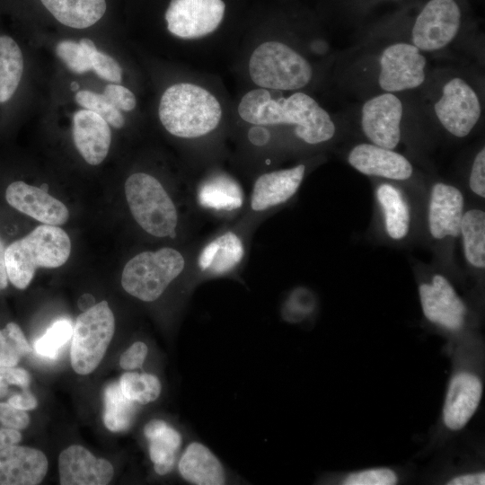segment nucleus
<instances>
[{"label":"nucleus","mask_w":485,"mask_h":485,"mask_svg":"<svg viewBox=\"0 0 485 485\" xmlns=\"http://www.w3.org/2000/svg\"><path fill=\"white\" fill-rule=\"evenodd\" d=\"M181 477L196 485L225 483V472L218 458L203 444L190 443L178 463Z\"/></svg>","instance_id":"nucleus-23"},{"label":"nucleus","mask_w":485,"mask_h":485,"mask_svg":"<svg viewBox=\"0 0 485 485\" xmlns=\"http://www.w3.org/2000/svg\"><path fill=\"white\" fill-rule=\"evenodd\" d=\"M308 169L309 163L304 162L287 168L259 172L247 200L246 217L255 219L287 203L297 193Z\"/></svg>","instance_id":"nucleus-14"},{"label":"nucleus","mask_w":485,"mask_h":485,"mask_svg":"<svg viewBox=\"0 0 485 485\" xmlns=\"http://www.w3.org/2000/svg\"><path fill=\"white\" fill-rule=\"evenodd\" d=\"M398 474L388 467H375L348 474L343 480L345 485H394L398 482Z\"/></svg>","instance_id":"nucleus-35"},{"label":"nucleus","mask_w":485,"mask_h":485,"mask_svg":"<svg viewBox=\"0 0 485 485\" xmlns=\"http://www.w3.org/2000/svg\"><path fill=\"white\" fill-rule=\"evenodd\" d=\"M218 75L191 67L188 79L169 85L158 104V118L169 135L190 147L201 167L214 163L234 126V102Z\"/></svg>","instance_id":"nucleus-1"},{"label":"nucleus","mask_w":485,"mask_h":485,"mask_svg":"<svg viewBox=\"0 0 485 485\" xmlns=\"http://www.w3.org/2000/svg\"><path fill=\"white\" fill-rule=\"evenodd\" d=\"M5 247L0 238V291L8 286V274L5 263Z\"/></svg>","instance_id":"nucleus-46"},{"label":"nucleus","mask_w":485,"mask_h":485,"mask_svg":"<svg viewBox=\"0 0 485 485\" xmlns=\"http://www.w3.org/2000/svg\"><path fill=\"white\" fill-rule=\"evenodd\" d=\"M125 196L134 220L144 232L176 240L181 224L179 207L155 176L145 172L129 175Z\"/></svg>","instance_id":"nucleus-9"},{"label":"nucleus","mask_w":485,"mask_h":485,"mask_svg":"<svg viewBox=\"0 0 485 485\" xmlns=\"http://www.w3.org/2000/svg\"><path fill=\"white\" fill-rule=\"evenodd\" d=\"M144 435L149 442V456L154 472L159 475L169 473L181 445V434L164 420L154 419L146 424Z\"/></svg>","instance_id":"nucleus-25"},{"label":"nucleus","mask_w":485,"mask_h":485,"mask_svg":"<svg viewBox=\"0 0 485 485\" xmlns=\"http://www.w3.org/2000/svg\"><path fill=\"white\" fill-rule=\"evenodd\" d=\"M483 393L482 381L475 373L461 370L454 373L447 385L442 420L451 431L463 429L477 411Z\"/></svg>","instance_id":"nucleus-17"},{"label":"nucleus","mask_w":485,"mask_h":485,"mask_svg":"<svg viewBox=\"0 0 485 485\" xmlns=\"http://www.w3.org/2000/svg\"><path fill=\"white\" fill-rule=\"evenodd\" d=\"M48 471V459L36 448L11 445L0 450V485H36Z\"/></svg>","instance_id":"nucleus-21"},{"label":"nucleus","mask_w":485,"mask_h":485,"mask_svg":"<svg viewBox=\"0 0 485 485\" xmlns=\"http://www.w3.org/2000/svg\"><path fill=\"white\" fill-rule=\"evenodd\" d=\"M119 384L123 394L137 404L154 401L162 391L159 379L147 373L127 372L120 376Z\"/></svg>","instance_id":"nucleus-30"},{"label":"nucleus","mask_w":485,"mask_h":485,"mask_svg":"<svg viewBox=\"0 0 485 485\" xmlns=\"http://www.w3.org/2000/svg\"><path fill=\"white\" fill-rule=\"evenodd\" d=\"M29 352V343L19 325L8 322L0 330V367L17 366Z\"/></svg>","instance_id":"nucleus-31"},{"label":"nucleus","mask_w":485,"mask_h":485,"mask_svg":"<svg viewBox=\"0 0 485 485\" xmlns=\"http://www.w3.org/2000/svg\"><path fill=\"white\" fill-rule=\"evenodd\" d=\"M70 321L60 319L46 331L34 343L36 352L45 357L54 358L59 349L72 338Z\"/></svg>","instance_id":"nucleus-34"},{"label":"nucleus","mask_w":485,"mask_h":485,"mask_svg":"<svg viewBox=\"0 0 485 485\" xmlns=\"http://www.w3.org/2000/svg\"><path fill=\"white\" fill-rule=\"evenodd\" d=\"M282 93L248 88L234 102V122L271 128L289 145L307 149L322 147L337 137L335 119L313 95Z\"/></svg>","instance_id":"nucleus-2"},{"label":"nucleus","mask_w":485,"mask_h":485,"mask_svg":"<svg viewBox=\"0 0 485 485\" xmlns=\"http://www.w3.org/2000/svg\"><path fill=\"white\" fill-rule=\"evenodd\" d=\"M58 471L62 485H105L114 474L109 461L96 458L79 445H70L60 453Z\"/></svg>","instance_id":"nucleus-20"},{"label":"nucleus","mask_w":485,"mask_h":485,"mask_svg":"<svg viewBox=\"0 0 485 485\" xmlns=\"http://www.w3.org/2000/svg\"><path fill=\"white\" fill-rule=\"evenodd\" d=\"M0 422L7 428L23 429L30 423L26 410H19L8 402H0Z\"/></svg>","instance_id":"nucleus-39"},{"label":"nucleus","mask_w":485,"mask_h":485,"mask_svg":"<svg viewBox=\"0 0 485 485\" xmlns=\"http://www.w3.org/2000/svg\"><path fill=\"white\" fill-rule=\"evenodd\" d=\"M421 93L420 110L445 134L468 137L483 115V93L475 80L452 68L429 71Z\"/></svg>","instance_id":"nucleus-6"},{"label":"nucleus","mask_w":485,"mask_h":485,"mask_svg":"<svg viewBox=\"0 0 485 485\" xmlns=\"http://www.w3.org/2000/svg\"><path fill=\"white\" fill-rule=\"evenodd\" d=\"M8 403L22 410H32L38 405L37 399L28 389L23 390L21 393L11 396L8 400Z\"/></svg>","instance_id":"nucleus-43"},{"label":"nucleus","mask_w":485,"mask_h":485,"mask_svg":"<svg viewBox=\"0 0 485 485\" xmlns=\"http://www.w3.org/2000/svg\"><path fill=\"white\" fill-rule=\"evenodd\" d=\"M102 94L119 110L132 111L137 106L136 95L123 85L108 84Z\"/></svg>","instance_id":"nucleus-38"},{"label":"nucleus","mask_w":485,"mask_h":485,"mask_svg":"<svg viewBox=\"0 0 485 485\" xmlns=\"http://www.w3.org/2000/svg\"><path fill=\"white\" fill-rule=\"evenodd\" d=\"M73 139L85 162L98 165L109 153L111 132L101 116L89 110H80L73 118Z\"/></svg>","instance_id":"nucleus-22"},{"label":"nucleus","mask_w":485,"mask_h":485,"mask_svg":"<svg viewBox=\"0 0 485 485\" xmlns=\"http://www.w3.org/2000/svg\"><path fill=\"white\" fill-rule=\"evenodd\" d=\"M384 1L402 2L403 0H342V5L348 13L360 16L367 13Z\"/></svg>","instance_id":"nucleus-42"},{"label":"nucleus","mask_w":485,"mask_h":485,"mask_svg":"<svg viewBox=\"0 0 485 485\" xmlns=\"http://www.w3.org/2000/svg\"><path fill=\"white\" fill-rule=\"evenodd\" d=\"M410 104L400 93H384L363 100L359 128L366 142L396 150L401 144Z\"/></svg>","instance_id":"nucleus-11"},{"label":"nucleus","mask_w":485,"mask_h":485,"mask_svg":"<svg viewBox=\"0 0 485 485\" xmlns=\"http://www.w3.org/2000/svg\"><path fill=\"white\" fill-rule=\"evenodd\" d=\"M30 383L31 376L25 369L15 366L0 367V387L17 385L26 390Z\"/></svg>","instance_id":"nucleus-41"},{"label":"nucleus","mask_w":485,"mask_h":485,"mask_svg":"<svg viewBox=\"0 0 485 485\" xmlns=\"http://www.w3.org/2000/svg\"><path fill=\"white\" fill-rule=\"evenodd\" d=\"M375 198L381 209L384 227L393 241L403 240L410 233V207L401 190L390 182H381L375 189Z\"/></svg>","instance_id":"nucleus-24"},{"label":"nucleus","mask_w":485,"mask_h":485,"mask_svg":"<svg viewBox=\"0 0 485 485\" xmlns=\"http://www.w3.org/2000/svg\"><path fill=\"white\" fill-rule=\"evenodd\" d=\"M463 212L464 198L460 189L444 181L432 185L428 206V225L434 240L459 237Z\"/></svg>","instance_id":"nucleus-18"},{"label":"nucleus","mask_w":485,"mask_h":485,"mask_svg":"<svg viewBox=\"0 0 485 485\" xmlns=\"http://www.w3.org/2000/svg\"><path fill=\"white\" fill-rule=\"evenodd\" d=\"M424 317L447 331L455 332L465 324L468 309L451 281L441 273L433 274L419 285Z\"/></svg>","instance_id":"nucleus-15"},{"label":"nucleus","mask_w":485,"mask_h":485,"mask_svg":"<svg viewBox=\"0 0 485 485\" xmlns=\"http://www.w3.org/2000/svg\"><path fill=\"white\" fill-rule=\"evenodd\" d=\"M317 35L285 33L243 38L231 68L242 73L249 88L309 93L321 83L325 68L314 60L309 49Z\"/></svg>","instance_id":"nucleus-3"},{"label":"nucleus","mask_w":485,"mask_h":485,"mask_svg":"<svg viewBox=\"0 0 485 485\" xmlns=\"http://www.w3.org/2000/svg\"><path fill=\"white\" fill-rule=\"evenodd\" d=\"M463 255L468 265L483 271L485 267V212L469 208L463 212L460 234Z\"/></svg>","instance_id":"nucleus-27"},{"label":"nucleus","mask_w":485,"mask_h":485,"mask_svg":"<svg viewBox=\"0 0 485 485\" xmlns=\"http://www.w3.org/2000/svg\"><path fill=\"white\" fill-rule=\"evenodd\" d=\"M474 28L466 0H426L408 4L375 25L383 39L405 40L424 54L445 50Z\"/></svg>","instance_id":"nucleus-5"},{"label":"nucleus","mask_w":485,"mask_h":485,"mask_svg":"<svg viewBox=\"0 0 485 485\" xmlns=\"http://www.w3.org/2000/svg\"><path fill=\"white\" fill-rule=\"evenodd\" d=\"M78 307L84 312L95 304L94 297L90 294H84L78 299Z\"/></svg>","instance_id":"nucleus-47"},{"label":"nucleus","mask_w":485,"mask_h":485,"mask_svg":"<svg viewBox=\"0 0 485 485\" xmlns=\"http://www.w3.org/2000/svg\"><path fill=\"white\" fill-rule=\"evenodd\" d=\"M448 485H484L485 473L482 471L454 476L447 481Z\"/></svg>","instance_id":"nucleus-44"},{"label":"nucleus","mask_w":485,"mask_h":485,"mask_svg":"<svg viewBox=\"0 0 485 485\" xmlns=\"http://www.w3.org/2000/svg\"><path fill=\"white\" fill-rule=\"evenodd\" d=\"M21 440L22 435L18 429L7 427L0 428V450L17 445Z\"/></svg>","instance_id":"nucleus-45"},{"label":"nucleus","mask_w":485,"mask_h":485,"mask_svg":"<svg viewBox=\"0 0 485 485\" xmlns=\"http://www.w3.org/2000/svg\"><path fill=\"white\" fill-rule=\"evenodd\" d=\"M70 251V238L62 228L40 225L5 249L8 278L15 287L25 289L38 268L60 267Z\"/></svg>","instance_id":"nucleus-8"},{"label":"nucleus","mask_w":485,"mask_h":485,"mask_svg":"<svg viewBox=\"0 0 485 485\" xmlns=\"http://www.w3.org/2000/svg\"><path fill=\"white\" fill-rule=\"evenodd\" d=\"M23 72V57L18 44L9 36H0V103L15 93Z\"/></svg>","instance_id":"nucleus-28"},{"label":"nucleus","mask_w":485,"mask_h":485,"mask_svg":"<svg viewBox=\"0 0 485 485\" xmlns=\"http://www.w3.org/2000/svg\"><path fill=\"white\" fill-rule=\"evenodd\" d=\"M93 41L82 39L79 43L73 40H61L56 47L57 57L74 73L83 74L92 69L89 48Z\"/></svg>","instance_id":"nucleus-33"},{"label":"nucleus","mask_w":485,"mask_h":485,"mask_svg":"<svg viewBox=\"0 0 485 485\" xmlns=\"http://www.w3.org/2000/svg\"><path fill=\"white\" fill-rule=\"evenodd\" d=\"M215 163L205 165L196 181H190L192 203L207 214L233 217L246 207L243 190L234 176Z\"/></svg>","instance_id":"nucleus-13"},{"label":"nucleus","mask_w":485,"mask_h":485,"mask_svg":"<svg viewBox=\"0 0 485 485\" xmlns=\"http://www.w3.org/2000/svg\"><path fill=\"white\" fill-rule=\"evenodd\" d=\"M247 225L236 224L218 231L193 250V274L198 278L228 276L244 263L247 253Z\"/></svg>","instance_id":"nucleus-12"},{"label":"nucleus","mask_w":485,"mask_h":485,"mask_svg":"<svg viewBox=\"0 0 485 485\" xmlns=\"http://www.w3.org/2000/svg\"><path fill=\"white\" fill-rule=\"evenodd\" d=\"M75 101L85 110L101 116L115 128H121L125 125V118L121 110L110 103L103 94L87 90L79 91L75 94Z\"/></svg>","instance_id":"nucleus-32"},{"label":"nucleus","mask_w":485,"mask_h":485,"mask_svg":"<svg viewBox=\"0 0 485 485\" xmlns=\"http://www.w3.org/2000/svg\"><path fill=\"white\" fill-rule=\"evenodd\" d=\"M62 24L84 29L96 23L105 13V0H40Z\"/></svg>","instance_id":"nucleus-26"},{"label":"nucleus","mask_w":485,"mask_h":485,"mask_svg":"<svg viewBox=\"0 0 485 485\" xmlns=\"http://www.w3.org/2000/svg\"><path fill=\"white\" fill-rule=\"evenodd\" d=\"M8 204L45 225H61L69 217L66 207L40 187L23 181L12 182L5 190Z\"/></svg>","instance_id":"nucleus-19"},{"label":"nucleus","mask_w":485,"mask_h":485,"mask_svg":"<svg viewBox=\"0 0 485 485\" xmlns=\"http://www.w3.org/2000/svg\"><path fill=\"white\" fill-rule=\"evenodd\" d=\"M147 353V345L142 341H137L120 356L119 366L128 371L139 368L144 364Z\"/></svg>","instance_id":"nucleus-40"},{"label":"nucleus","mask_w":485,"mask_h":485,"mask_svg":"<svg viewBox=\"0 0 485 485\" xmlns=\"http://www.w3.org/2000/svg\"><path fill=\"white\" fill-rule=\"evenodd\" d=\"M468 185L480 198H485V148L482 146L475 154L469 172Z\"/></svg>","instance_id":"nucleus-37"},{"label":"nucleus","mask_w":485,"mask_h":485,"mask_svg":"<svg viewBox=\"0 0 485 485\" xmlns=\"http://www.w3.org/2000/svg\"><path fill=\"white\" fill-rule=\"evenodd\" d=\"M89 57L92 70H93L99 77L109 82H121V66L114 58L99 51L93 42L89 48Z\"/></svg>","instance_id":"nucleus-36"},{"label":"nucleus","mask_w":485,"mask_h":485,"mask_svg":"<svg viewBox=\"0 0 485 485\" xmlns=\"http://www.w3.org/2000/svg\"><path fill=\"white\" fill-rule=\"evenodd\" d=\"M115 319L106 301L84 311L75 320L70 350L71 366L79 375L93 372L112 340Z\"/></svg>","instance_id":"nucleus-10"},{"label":"nucleus","mask_w":485,"mask_h":485,"mask_svg":"<svg viewBox=\"0 0 485 485\" xmlns=\"http://www.w3.org/2000/svg\"><path fill=\"white\" fill-rule=\"evenodd\" d=\"M190 255L172 246L143 251L128 260L121 274L123 289L142 302L158 300L187 271L193 272Z\"/></svg>","instance_id":"nucleus-7"},{"label":"nucleus","mask_w":485,"mask_h":485,"mask_svg":"<svg viewBox=\"0 0 485 485\" xmlns=\"http://www.w3.org/2000/svg\"><path fill=\"white\" fill-rule=\"evenodd\" d=\"M103 400L105 427L112 432L127 430L134 421L137 403L123 394L119 382L110 383L105 387Z\"/></svg>","instance_id":"nucleus-29"},{"label":"nucleus","mask_w":485,"mask_h":485,"mask_svg":"<svg viewBox=\"0 0 485 485\" xmlns=\"http://www.w3.org/2000/svg\"><path fill=\"white\" fill-rule=\"evenodd\" d=\"M347 161L366 176L392 181H408L414 173L411 162L404 154L369 142L353 146L347 154Z\"/></svg>","instance_id":"nucleus-16"},{"label":"nucleus","mask_w":485,"mask_h":485,"mask_svg":"<svg viewBox=\"0 0 485 485\" xmlns=\"http://www.w3.org/2000/svg\"><path fill=\"white\" fill-rule=\"evenodd\" d=\"M78 88H79V84H78L77 83L73 82V83L71 84V89H72L73 91L78 90Z\"/></svg>","instance_id":"nucleus-49"},{"label":"nucleus","mask_w":485,"mask_h":485,"mask_svg":"<svg viewBox=\"0 0 485 485\" xmlns=\"http://www.w3.org/2000/svg\"><path fill=\"white\" fill-rule=\"evenodd\" d=\"M428 73L426 54L392 39L363 47L336 68L340 85L362 100L384 93L419 91Z\"/></svg>","instance_id":"nucleus-4"},{"label":"nucleus","mask_w":485,"mask_h":485,"mask_svg":"<svg viewBox=\"0 0 485 485\" xmlns=\"http://www.w3.org/2000/svg\"><path fill=\"white\" fill-rule=\"evenodd\" d=\"M8 393V387H0V399Z\"/></svg>","instance_id":"nucleus-48"}]
</instances>
